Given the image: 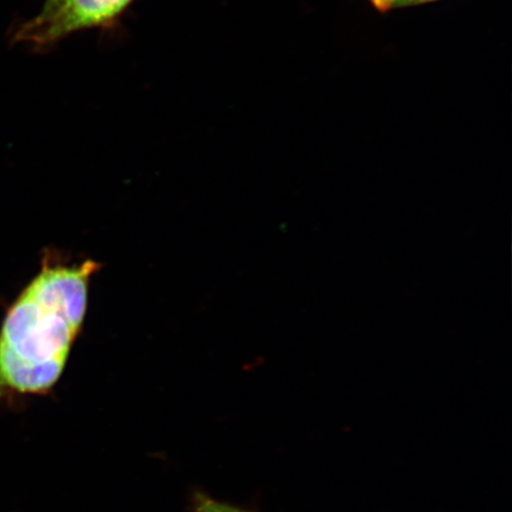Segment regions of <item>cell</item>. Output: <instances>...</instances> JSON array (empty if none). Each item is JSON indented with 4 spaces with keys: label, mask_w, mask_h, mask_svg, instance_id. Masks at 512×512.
Returning <instances> with one entry per match:
<instances>
[{
    "label": "cell",
    "mask_w": 512,
    "mask_h": 512,
    "mask_svg": "<svg viewBox=\"0 0 512 512\" xmlns=\"http://www.w3.org/2000/svg\"><path fill=\"white\" fill-rule=\"evenodd\" d=\"M98 267L44 265L12 304L0 329V396L47 394L59 382Z\"/></svg>",
    "instance_id": "1"
},
{
    "label": "cell",
    "mask_w": 512,
    "mask_h": 512,
    "mask_svg": "<svg viewBox=\"0 0 512 512\" xmlns=\"http://www.w3.org/2000/svg\"><path fill=\"white\" fill-rule=\"evenodd\" d=\"M134 0H67L47 16L18 24L11 43L47 51L67 37L92 29L113 28Z\"/></svg>",
    "instance_id": "2"
},
{
    "label": "cell",
    "mask_w": 512,
    "mask_h": 512,
    "mask_svg": "<svg viewBox=\"0 0 512 512\" xmlns=\"http://www.w3.org/2000/svg\"><path fill=\"white\" fill-rule=\"evenodd\" d=\"M195 512H233V505L216 501L213 497L198 492L194 499Z\"/></svg>",
    "instance_id": "3"
},
{
    "label": "cell",
    "mask_w": 512,
    "mask_h": 512,
    "mask_svg": "<svg viewBox=\"0 0 512 512\" xmlns=\"http://www.w3.org/2000/svg\"><path fill=\"white\" fill-rule=\"evenodd\" d=\"M438 2V0H381L380 12H387L395 9L409 8V6H416Z\"/></svg>",
    "instance_id": "4"
},
{
    "label": "cell",
    "mask_w": 512,
    "mask_h": 512,
    "mask_svg": "<svg viewBox=\"0 0 512 512\" xmlns=\"http://www.w3.org/2000/svg\"><path fill=\"white\" fill-rule=\"evenodd\" d=\"M66 2L67 0H44L40 14L37 16H47L51 14V12H54L56 9H59L60 6Z\"/></svg>",
    "instance_id": "5"
},
{
    "label": "cell",
    "mask_w": 512,
    "mask_h": 512,
    "mask_svg": "<svg viewBox=\"0 0 512 512\" xmlns=\"http://www.w3.org/2000/svg\"><path fill=\"white\" fill-rule=\"evenodd\" d=\"M376 10H380L381 0H369Z\"/></svg>",
    "instance_id": "6"
},
{
    "label": "cell",
    "mask_w": 512,
    "mask_h": 512,
    "mask_svg": "<svg viewBox=\"0 0 512 512\" xmlns=\"http://www.w3.org/2000/svg\"><path fill=\"white\" fill-rule=\"evenodd\" d=\"M233 512H252V511L243 510V509H241V508L233 507Z\"/></svg>",
    "instance_id": "7"
}]
</instances>
